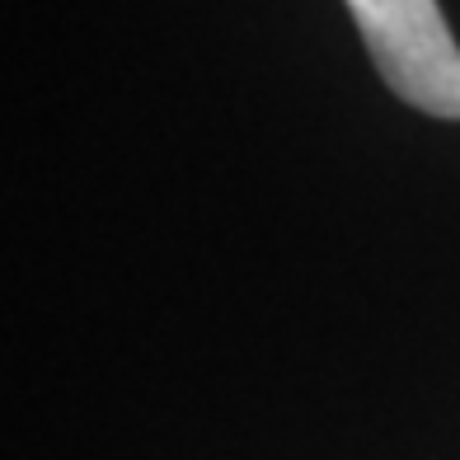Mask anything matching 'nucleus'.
Here are the masks:
<instances>
[{"label":"nucleus","instance_id":"1","mask_svg":"<svg viewBox=\"0 0 460 460\" xmlns=\"http://www.w3.org/2000/svg\"><path fill=\"white\" fill-rule=\"evenodd\" d=\"M385 85L432 118L460 122V48L437 0H348Z\"/></svg>","mask_w":460,"mask_h":460}]
</instances>
